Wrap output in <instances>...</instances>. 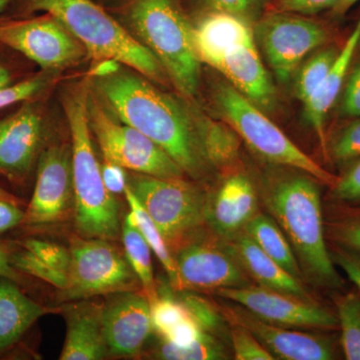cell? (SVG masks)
Listing matches in <instances>:
<instances>
[{"instance_id":"d4e9b609","label":"cell","mask_w":360,"mask_h":360,"mask_svg":"<svg viewBox=\"0 0 360 360\" xmlns=\"http://www.w3.org/2000/svg\"><path fill=\"white\" fill-rule=\"evenodd\" d=\"M243 232L290 276L304 283L292 246L269 214L258 212L245 225Z\"/></svg>"},{"instance_id":"ee69618b","label":"cell","mask_w":360,"mask_h":360,"mask_svg":"<svg viewBox=\"0 0 360 360\" xmlns=\"http://www.w3.org/2000/svg\"><path fill=\"white\" fill-rule=\"evenodd\" d=\"M333 264L347 274L348 278L360 291V251L338 245L330 252Z\"/></svg>"},{"instance_id":"7402d4cb","label":"cell","mask_w":360,"mask_h":360,"mask_svg":"<svg viewBox=\"0 0 360 360\" xmlns=\"http://www.w3.org/2000/svg\"><path fill=\"white\" fill-rule=\"evenodd\" d=\"M253 27L245 20L222 13L196 15L193 44L201 63L217 68L232 47L253 39Z\"/></svg>"},{"instance_id":"d6a6232c","label":"cell","mask_w":360,"mask_h":360,"mask_svg":"<svg viewBox=\"0 0 360 360\" xmlns=\"http://www.w3.org/2000/svg\"><path fill=\"white\" fill-rule=\"evenodd\" d=\"M196 15L222 13L238 16L248 22H255L265 13L271 0H186Z\"/></svg>"},{"instance_id":"816d5d0a","label":"cell","mask_w":360,"mask_h":360,"mask_svg":"<svg viewBox=\"0 0 360 360\" xmlns=\"http://www.w3.org/2000/svg\"><path fill=\"white\" fill-rule=\"evenodd\" d=\"M11 82H13V77H11V71L4 65H0V89L13 84Z\"/></svg>"},{"instance_id":"1f68e13d","label":"cell","mask_w":360,"mask_h":360,"mask_svg":"<svg viewBox=\"0 0 360 360\" xmlns=\"http://www.w3.org/2000/svg\"><path fill=\"white\" fill-rule=\"evenodd\" d=\"M340 342L348 360H360V291H352L338 300Z\"/></svg>"},{"instance_id":"db71d44e","label":"cell","mask_w":360,"mask_h":360,"mask_svg":"<svg viewBox=\"0 0 360 360\" xmlns=\"http://www.w3.org/2000/svg\"><path fill=\"white\" fill-rule=\"evenodd\" d=\"M13 0H0V22L4 20V14L8 11L9 7L13 4Z\"/></svg>"},{"instance_id":"5b68a950","label":"cell","mask_w":360,"mask_h":360,"mask_svg":"<svg viewBox=\"0 0 360 360\" xmlns=\"http://www.w3.org/2000/svg\"><path fill=\"white\" fill-rule=\"evenodd\" d=\"M8 11L23 18L37 11L51 14L84 45L91 65L113 59L153 84H172L158 58L96 0H13Z\"/></svg>"},{"instance_id":"b9f144b4","label":"cell","mask_w":360,"mask_h":360,"mask_svg":"<svg viewBox=\"0 0 360 360\" xmlns=\"http://www.w3.org/2000/svg\"><path fill=\"white\" fill-rule=\"evenodd\" d=\"M338 113L342 117H360V61L350 66L340 94Z\"/></svg>"},{"instance_id":"ffe728a7","label":"cell","mask_w":360,"mask_h":360,"mask_svg":"<svg viewBox=\"0 0 360 360\" xmlns=\"http://www.w3.org/2000/svg\"><path fill=\"white\" fill-rule=\"evenodd\" d=\"M103 305L104 302L87 298L61 307L68 328L59 359L101 360L110 355L103 333Z\"/></svg>"},{"instance_id":"f35d334b","label":"cell","mask_w":360,"mask_h":360,"mask_svg":"<svg viewBox=\"0 0 360 360\" xmlns=\"http://www.w3.org/2000/svg\"><path fill=\"white\" fill-rule=\"evenodd\" d=\"M20 245L37 255L45 264L51 265L54 269L63 270L70 274L71 264L70 248L39 238L25 239Z\"/></svg>"},{"instance_id":"2e32d148","label":"cell","mask_w":360,"mask_h":360,"mask_svg":"<svg viewBox=\"0 0 360 360\" xmlns=\"http://www.w3.org/2000/svg\"><path fill=\"white\" fill-rule=\"evenodd\" d=\"M217 303L231 326H243L274 355L283 360H329L335 357V340L326 335L291 330L262 321L236 303Z\"/></svg>"},{"instance_id":"4316f807","label":"cell","mask_w":360,"mask_h":360,"mask_svg":"<svg viewBox=\"0 0 360 360\" xmlns=\"http://www.w3.org/2000/svg\"><path fill=\"white\" fill-rule=\"evenodd\" d=\"M206 155L214 172H234L239 160L240 137L224 120L206 115L203 127Z\"/></svg>"},{"instance_id":"9a60e30c","label":"cell","mask_w":360,"mask_h":360,"mask_svg":"<svg viewBox=\"0 0 360 360\" xmlns=\"http://www.w3.org/2000/svg\"><path fill=\"white\" fill-rule=\"evenodd\" d=\"M214 293L226 302L241 305L262 321L283 328L326 331L340 328L338 316L317 302H307L258 285L224 288Z\"/></svg>"},{"instance_id":"8992f818","label":"cell","mask_w":360,"mask_h":360,"mask_svg":"<svg viewBox=\"0 0 360 360\" xmlns=\"http://www.w3.org/2000/svg\"><path fill=\"white\" fill-rule=\"evenodd\" d=\"M213 106L220 120L226 122L248 144V148L267 162L304 172L319 184L331 187L338 176L315 162L284 134L248 97L226 79L212 87Z\"/></svg>"},{"instance_id":"603a6c76","label":"cell","mask_w":360,"mask_h":360,"mask_svg":"<svg viewBox=\"0 0 360 360\" xmlns=\"http://www.w3.org/2000/svg\"><path fill=\"white\" fill-rule=\"evenodd\" d=\"M224 241L246 274L258 286L307 302H315L303 281L290 276L281 265L277 264L245 232L241 231L233 238Z\"/></svg>"},{"instance_id":"d6986e66","label":"cell","mask_w":360,"mask_h":360,"mask_svg":"<svg viewBox=\"0 0 360 360\" xmlns=\"http://www.w3.org/2000/svg\"><path fill=\"white\" fill-rule=\"evenodd\" d=\"M215 70L264 112L277 108V91L255 44V37L232 47Z\"/></svg>"},{"instance_id":"11a10c76","label":"cell","mask_w":360,"mask_h":360,"mask_svg":"<svg viewBox=\"0 0 360 360\" xmlns=\"http://www.w3.org/2000/svg\"><path fill=\"white\" fill-rule=\"evenodd\" d=\"M4 243H2V241L0 240V248H4Z\"/></svg>"},{"instance_id":"52a82bcc","label":"cell","mask_w":360,"mask_h":360,"mask_svg":"<svg viewBox=\"0 0 360 360\" xmlns=\"http://www.w3.org/2000/svg\"><path fill=\"white\" fill-rule=\"evenodd\" d=\"M127 186L160 229L172 255L205 229L207 193L200 182L127 172Z\"/></svg>"},{"instance_id":"f5cc1de1","label":"cell","mask_w":360,"mask_h":360,"mask_svg":"<svg viewBox=\"0 0 360 360\" xmlns=\"http://www.w3.org/2000/svg\"><path fill=\"white\" fill-rule=\"evenodd\" d=\"M0 200L11 201V202L16 203V205H20L21 203L20 198L8 193V191H6V189L2 188V187H0Z\"/></svg>"},{"instance_id":"7bdbcfd3","label":"cell","mask_w":360,"mask_h":360,"mask_svg":"<svg viewBox=\"0 0 360 360\" xmlns=\"http://www.w3.org/2000/svg\"><path fill=\"white\" fill-rule=\"evenodd\" d=\"M331 234L338 245L360 251V212L335 221Z\"/></svg>"},{"instance_id":"9c48e42d","label":"cell","mask_w":360,"mask_h":360,"mask_svg":"<svg viewBox=\"0 0 360 360\" xmlns=\"http://www.w3.org/2000/svg\"><path fill=\"white\" fill-rule=\"evenodd\" d=\"M103 238L75 236L70 239V283L60 300L77 302L124 291L142 292L141 281L124 251Z\"/></svg>"},{"instance_id":"c3c4849f","label":"cell","mask_w":360,"mask_h":360,"mask_svg":"<svg viewBox=\"0 0 360 360\" xmlns=\"http://www.w3.org/2000/svg\"><path fill=\"white\" fill-rule=\"evenodd\" d=\"M122 63L113 59H106V60L99 61L96 65H91L89 77L91 78L108 77L117 72L122 68Z\"/></svg>"},{"instance_id":"5bb4252c","label":"cell","mask_w":360,"mask_h":360,"mask_svg":"<svg viewBox=\"0 0 360 360\" xmlns=\"http://www.w3.org/2000/svg\"><path fill=\"white\" fill-rule=\"evenodd\" d=\"M47 143L41 101H25L13 115L0 120V174L13 184H25Z\"/></svg>"},{"instance_id":"e575fe53","label":"cell","mask_w":360,"mask_h":360,"mask_svg":"<svg viewBox=\"0 0 360 360\" xmlns=\"http://www.w3.org/2000/svg\"><path fill=\"white\" fill-rule=\"evenodd\" d=\"M59 73L58 71L41 70L18 84L0 89V110L20 101L39 98L58 82Z\"/></svg>"},{"instance_id":"60d3db41","label":"cell","mask_w":360,"mask_h":360,"mask_svg":"<svg viewBox=\"0 0 360 360\" xmlns=\"http://www.w3.org/2000/svg\"><path fill=\"white\" fill-rule=\"evenodd\" d=\"M343 0H271L265 13H290L312 16L331 11Z\"/></svg>"},{"instance_id":"7a4b0ae2","label":"cell","mask_w":360,"mask_h":360,"mask_svg":"<svg viewBox=\"0 0 360 360\" xmlns=\"http://www.w3.org/2000/svg\"><path fill=\"white\" fill-rule=\"evenodd\" d=\"M319 182L304 172L267 177L258 195L292 246L304 281L319 288L342 286L324 238Z\"/></svg>"},{"instance_id":"44dd1931","label":"cell","mask_w":360,"mask_h":360,"mask_svg":"<svg viewBox=\"0 0 360 360\" xmlns=\"http://www.w3.org/2000/svg\"><path fill=\"white\" fill-rule=\"evenodd\" d=\"M360 42V20L342 49H340L335 65L319 86L303 104V117L311 127L321 143L324 155H328V139L326 122L328 115L340 97L352 63L355 51Z\"/></svg>"},{"instance_id":"83f0119b","label":"cell","mask_w":360,"mask_h":360,"mask_svg":"<svg viewBox=\"0 0 360 360\" xmlns=\"http://www.w3.org/2000/svg\"><path fill=\"white\" fill-rule=\"evenodd\" d=\"M124 196L129 205V212L134 217L135 225L141 231L142 236L146 238L151 251L155 253V257L160 260L161 265L167 272L170 288L174 291H181V283H180L176 262H175L174 255L168 248L167 241L161 234L160 229L144 210L143 206L135 198L129 186L125 189Z\"/></svg>"},{"instance_id":"6da1fadb","label":"cell","mask_w":360,"mask_h":360,"mask_svg":"<svg viewBox=\"0 0 360 360\" xmlns=\"http://www.w3.org/2000/svg\"><path fill=\"white\" fill-rule=\"evenodd\" d=\"M89 79L106 110L155 141L189 179L203 181L214 172L203 139L206 115L191 99L158 89L131 68Z\"/></svg>"},{"instance_id":"836d02e7","label":"cell","mask_w":360,"mask_h":360,"mask_svg":"<svg viewBox=\"0 0 360 360\" xmlns=\"http://www.w3.org/2000/svg\"><path fill=\"white\" fill-rule=\"evenodd\" d=\"M9 259L14 269H18L20 274L37 277L40 281L58 288L59 292L65 291L68 288V283H70L68 272L54 269L51 265L45 264L37 255L25 250V248L11 255L9 253Z\"/></svg>"},{"instance_id":"484cf974","label":"cell","mask_w":360,"mask_h":360,"mask_svg":"<svg viewBox=\"0 0 360 360\" xmlns=\"http://www.w3.org/2000/svg\"><path fill=\"white\" fill-rule=\"evenodd\" d=\"M123 250L135 274L141 281L142 293L153 303L158 298V288L153 274L151 251L146 238L134 224L131 212L122 220V236Z\"/></svg>"},{"instance_id":"f907efd6","label":"cell","mask_w":360,"mask_h":360,"mask_svg":"<svg viewBox=\"0 0 360 360\" xmlns=\"http://www.w3.org/2000/svg\"><path fill=\"white\" fill-rule=\"evenodd\" d=\"M357 1L359 0H343L340 6H336L335 9L330 11V15L333 18H340V16L345 15Z\"/></svg>"},{"instance_id":"ac0fdd59","label":"cell","mask_w":360,"mask_h":360,"mask_svg":"<svg viewBox=\"0 0 360 360\" xmlns=\"http://www.w3.org/2000/svg\"><path fill=\"white\" fill-rule=\"evenodd\" d=\"M258 206L259 195L252 180L243 172H229L206 195L205 226L217 238L229 240L243 231L259 212Z\"/></svg>"},{"instance_id":"e0dca14e","label":"cell","mask_w":360,"mask_h":360,"mask_svg":"<svg viewBox=\"0 0 360 360\" xmlns=\"http://www.w3.org/2000/svg\"><path fill=\"white\" fill-rule=\"evenodd\" d=\"M153 329L150 302L139 291L108 295L103 305V333L108 354L117 357H137Z\"/></svg>"},{"instance_id":"4dcf8cb0","label":"cell","mask_w":360,"mask_h":360,"mask_svg":"<svg viewBox=\"0 0 360 360\" xmlns=\"http://www.w3.org/2000/svg\"><path fill=\"white\" fill-rule=\"evenodd\" d=\"M340 51L335 46H322L300 65L295 82V94L298 101L304 103L311 96L335 65Z\"/></svg>"},{"instance_id":"f1b7e54d","label":"cell","mask_w":360,"mask_h":360,"mask_svg":"<svg viewBox=\"0 0 360 360\" xmlns=\"http://www.w3.org/2000/svg\"><path fill=\"white\" fill-rule=\"evenodd\" d=\"M226 342L205 333L187 347H177L158 338L155 347L148 352L150 359L161 360H224L231 359Z\"/></svg>"},{"instance_id":"30bf717a","label":"cell","mask_w":360,"mask_h":360,"mask_svg":"<svg viewBox=\"0 0 360 360\" xmlns=\"http://www.w3.org/2000/svg\"><path fill=\"white\" fill-rule=\"evenodd\" d=\"M255 42L277 82L288 84L311 52L329 39L328 26L310 16L264 13L252 25Z\"/></svg>"},{"instance_id":"f546056e","label":"cell","mask_w":360,"mask_h":360,"mask_svg":"<svg viewBox=\"0 0 360 360\" xmlns=\"http://www.w3.org/2000/svg\"><path fill=\"white\" fill-rule=\"evenodd\" d=\"M189 315L200 324L205 333L231 343V324L220 311L217 303H213L191 290L174 291Z\"/></svg>"},{"instance_id":"ba28073f","label":"cell","mask_w":360,"mask_h":360,"mask_svg":"<svg viewBox=\"0 0 360 360\" xmlns=\"http://www.w3.org/2000/svg\"><path fill=\"white\" fill-rule=\"evenodd\" d=\"M87 120L103 160L136 174L161 179L186 177L177 163L155 141L111 115L91 86L87 99Z\"/></svg>"},{"instance_id":"ab89813d","label":"cell","mask_w":360,"mask_h":360,"mask_svg":"<svg viewBox=\"0 0 360 360\" xmlns=\"http://www.w3.org/2000/svg\"><path fill=\"white\" fill-rule=\"evenodd\" d=\"M345 172L331 188V198L347 203L360 202V155L348 161Z\"/></svg>"},{"instance_id":"8fae6325","label":"cell","mask_w":360,"mask_h":360,"mask_svg":"<svg viewBox=\"0 0 360 360\" xmlns=\"http://www.w3.org/2000/svg\"><path fill=\"white\" fill-rule=\"evenodd\" d=\"M0 44L20 52L41 70L61 71L89 58L84 45L51 14L0 22Z\"/></svg>"},{"instance_id":"681fc988","label":"cell","mask_w":360,"mask_h":360,"mask_svg":"<svg viewBox=\"0 0 360 360\" xmlns=\"http://www.w3.org/2000/svg\"><path fill=\"white\" fill-rule=\"evenodd\" d=\"M0 276L13 279L16 283L21 281V274L18 269H14L9 259V253L4 248H0Z\"/></svg>"},{"instance_id":"d590c367","label":"cell","mask_w":360,"mask_h":360,"mask_svg":"<svg viewBox=\"0 0 360 360\" xmlns=\"http://www.w3.org/2000/svg\"><path fill=\"white\" fill-rule=\"evenodd\" d=\"M158 300L150 303L151 321L158 338H165L174 326L189 316L184 305L176 296L158 288Z\"/></svg>"},{"instance_id":"7c38bea8","label":"cell","mask_w":360,"mask_h":360,"mask_svg":"<svg viewBox=\"0 0 360 360\" xmlns=\"http://www.w3.org/2000/svg\"><path fill=\"white\" fill-rule=\"evenodd\" d=\"M37 167L34 191L20 225L40 229L63 224L75 212L70 142L47 143Z\"/></svg>"},{"instance_id":"cb8c5ba5","label":"cell","mask_w":360,"mask_h":360,"mask_svg":"<svg viewBox=\"0 0 360 360\" xmlns=\"http://www.w3.org/2000/svg\"><path fill=\"white\" fill-rule=\"evenodd\" d=\"M16 281L0 276V354L15 345L42 316L61 314L44 307L20 290Z\"/></svg>"},{"instance_id":"7dc6e473","label":"cell","mask_w":360,"mask_h":360,"mask_svg":"<svg viewBox=\"0 0 360 360\" xmlns=\"http://www.w3.org/2000/svg\"><path fill=\"white\" fill-rule=\"evenodd\" d=\"M23 217L25 210H20V205L0 200V233L20 225Z\"/></svg>"},{"instance_id":"8d00e7d4","label":"cell","mask_w":360,"mask_h":360,"mask_svg":"<svg viewBox=\"0 0 360 360\" xmlns=\"http://www.w3.org/2000/svg\"><path fill=\"white\" fill-rule=\"evenodd\" d=\"M328 155L335 163L347 165L360 155V118L338 130L328 144Z\"/></svg>"},{"instance_id":"74e56055","label":"cell","mask_w":360,"mask_h":360,"mask_svg":"<svg viewBox=\"0 0 360 360\" xmlns=\"http://www.w3.org/2000/svg\"><path fill=\"white\" fill-rule=\"evenodd\" d=\"M231 345L236 360L276 359L257 338L243 326H231Z\"/></svg>"},{"instance_id":"3957f363","label":"cell","mask_w":360,"mask_h":360,"mask_svg":"<svg viewBox=\"0 0 360 360\" xmlns=\"http://www.w3.org/2000/svg\"><path fill=\"white\" fill-rule=\"evenodd\" d=\"M105 8L158 58L180 96L193 101L200 89L201 61L182 0H113Z\"/></svg>"},{"instance_id":"bcb514c9","label":"cell","mask_w":360,"mask_h":360,"mask_svg":"<svg viewBox=\"0 0 360 360\" xmlns=\"http://www.w3.org/2000/svg\"><path fill=\"white\" fill-rule=\"evenodd\" d=\"M101 174L106 188L113 195L124 194L127 187V170L124 168L103 160L101 163Z\"/></svg>"},{"instance_id":"4fadbf2b","label":"cell","mask_w":360,"mask_h":360,"mask_svg":"<svg viewBox=\"0 0 360 360\" xmlns=\"http://www.w3.org/2000/svg\"><path fill=\"white\" fill-rule=\"evenodd\" d=\"M174 257L181 291H217L253 284L229 245L203 229L180 245Z\"/></svg>"},{"instance_id":"f6af8a7d","label":"cell","mask_w":360,"mask_h":360,"mask_svg":"<svg viewBox=\"0 0 360 360\" xmlns=\"http://www.w3.org/2000/svg\"><path fill=\"white\" fill-rule=\"evenodd\" d=\"M203 333L205 331L201 329L200 324L189 315L174 326L163 340L169 341L177 347H187L198 340Z\"/></svg>"},{"instance_id":"277c9868","label":"cell","mask_w":360,"mask_h":360,"mask_svg":"<svg viewBox=\"0 0 360 360\" xmlns=\"http://www.w3.org/2000/svg\"><path fill=\"white\" fill-rule=\"evenodd\" d=\"M89 77L66 86L61 103L70 132L72 155L73 221L78 236L117 240L122 220L115 195L104 184L101 163L87 120Z\"/></svg>"}]
</instances>
